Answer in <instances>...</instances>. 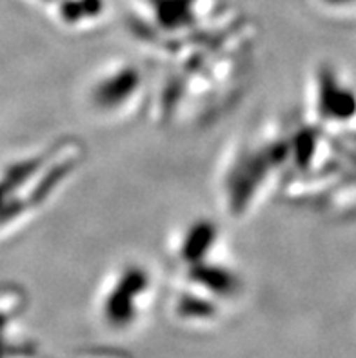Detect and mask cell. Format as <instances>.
<instances>
[{
	"instance_id": "1",
	"label": "cell",
	"mask_w": 356,
	"mask_h": 358,
	"mask_svg": "<svg viewBox=\"0 0 356 358\" xmlns=\"http://www.w3.org/2000/svg\"><path fill=\"white\" fill-rule=\"evenodd\" d=\"M127 33L153 75V106L184 126L202 124L242 93L257 33L231 0H131Z\"/></svg>"
},
{
	"instance_id": "2",
	"label": "cell",
	"mask_w": 356,
	"mask_h": 358,
	"mask_svg": "<svg viewBox=\"0 0 356 358\" xmlns=\"http://www.w3.org/2000/svg\"><path fill=\"white\" fill-rule=\"evenodd\" d=\"M171 299L178 313L213 315L236 304L248 287L245 273L217 220H185L167 242Z\"/></svg>"
},
{
	"instance_id": "3",
	"label": "cell",
	"mask_w": 356,
	"mask_h": 358,
	"mask_svg": "<svg viewBox=\"0 0 356 358\" xmlns=\"http://www.w3.org/2000/svg\"><path fill=\"white\" fill-rule=\"evenodd\" d=\"M86 162L84 141L59 135L0 164V238L41 218L77 180Z\"/></svg>"
},
{
	"instance_id": "4",
	"label": "cell",
	"mask_w": 356,
	"mask_h": 358,
	"mask_svg": "<svg viewBox=\"0 0 356 358\" xmlns=\"http://www.w3.org/2000/svg\"><path fill=\"white\" fill-rule=\"evenodd\" d=\"M284 153L280 124H260L240 135L218 164L217 199L220 209L235 222L255 217L278 195Z\"/></svg>"
},
{
	"instance_id": "5",
	"label": "cell",
	"mask_w": 356,
	"mask_h": 358,
	"mask_svg": "<svg viewBox=\"0 0 356 358\" xmlns=\"http://www.w3.org/2000/svg\"><path fill=\"white\" fill-rule=\"evenodd\" d=\"M153 77L148 62L113 59L91 73L82 90L84 108L104 124H124L149 111Z\"/></svg>"
},
{
	"instance_id": "6",
	"label": "cell",
	"mask_w": 356,
	"mask_h": 358,
	"mask_svg": "<svg viewBox=\"0 0 356 358\" xmlns=\"http://www.w3.org/2000/svg\"><path fill=\"white\" fill-rule=\"evenodd\" d=\"M99 287V304L106 320H129L151 304L162 282L151 264L126 259L109 269Z\"/></svg>"
},
{
	"instance_id": "7",
	"label": "cell",
	"mask_w": 356,
	"mask_h": 358,
	"mask_svg": "<svg viewBox=\"0 0 356 358\" xmlns=\"http://www.w3.org/2000/svg\"><path fill=\"white\" fill-rule=\"evenodd\" d=\"M59 31L73 36L97 33L108 22L109 0H29Z\"/></svg>"
}]
</instances>
